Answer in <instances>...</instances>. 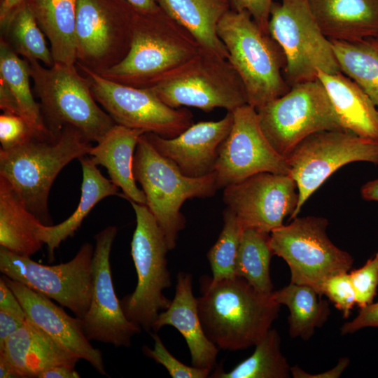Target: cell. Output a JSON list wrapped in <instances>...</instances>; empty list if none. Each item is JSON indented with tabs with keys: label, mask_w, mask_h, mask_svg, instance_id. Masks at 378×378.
<instances>
[{
	"label": "cell",
	"mask_w": 378,
	"mask_h": 378,
	"mask_svg": "<svg viewBox=\"0 0 378 378\" xmlns=\"http://www.w3.org/2000/svg\"><path fill=\"white\" fill-rule=\"evenodd\" d=\"M232 124V111H227L219 120L193 123L174 138L145 134L155 149L172 161L183 174L200 177L214 172L219 148Z\"/></svg>",
	"instance_id": "d6986e66"
},
{
	"label": "cell",
	"mask_w": 378,
	"mask_h": 378,
	"mask_svg": "<svg viewBox=\"0 0 378 378\" xmlns=\"http://www.w3.org/2000/svg\"><path fill=\"white\" fill-rule=\"evenodd\" d=\"M330 40L355 41L378 37V0H309Z\"/></svg>",
	"instance_id": "603a6c76"
},
{
	"label": "cell",
	"mask_w": 378,
	"mask_h": 378,
	"mask_svg": "<svg viewBox=\"0 0 378 378\" xmlns=\"http://www.w3.org/2000/svg\"><path fill=\"white\" fill-rule=\"evenodd\" d=\"M348 358H340L336 366L333 368L316 374H311L300 368L298 365L290 367V374L294 378H338L349 365Z\"/></svg>",
	"instance_id": "f6af8a7d"
},
{
	"label": "cell",
	"mask_w": 378,
	"mask_h": 378,
	"mask_svg": "<svg viewBox=\"0 0 378 378\" xmlns=\"http://www.w3.org/2000/svg\"><path fill=\"white\" fill-rule=\"evenodd\" d=\"M360 192L363 199L378 202V178L365 183L361 188Z\"/></svg>",
	"instance_id": "681fc988"
},
{
	"label": "cell",
	"mask_w": 378,
	"mask_h": 378,
	"mask_svg": "<svg viewBox=\"0 0 378 378\" xmlns=\"http://www.w3.org/2000/svg\"><path fill=\"white\" fill-rule=\"evenodd\" d=\"M80 375L75 368L66 365H56L41 372L38 378H79Z\"/></svg>",
	"instance_id": "7dc6e473"
},
{
	"label": "cell",
	"mask_w": 378,
	"mask_h": 378,
	"mask_svg": "<svg viewBox=\"0 0 378 378\" xmlns=\"http://www.w3.org/2000/svg\"><path fill=\"white\" fill-rule=\"evenodd\" d=\"M233 124L221 144L214 172L218 189L254 174H289L287 160L263 134L256 108L248 104L232 111Z\"/></svg>",
	"instance_id": "2e32d148"
},
{
	"label": "cell",
	"mask_w": 378,
	"mask_h": 378,
	"mask_svg": "<svg viewBox=\"0 0 378 378\" xmlns=\"http://www.w3.org/2000/svg\"><path fill=\"white\" fill-rule=\"evenodd\" d=\"M26 318L0 310V350L3 349L8 337L24 324Z\"/></svg>",
	"instance_id": "7bdbcfd3"
},
{
	"label": "cell",
	"mask_w": 378,
	"mask_h": 378,
	"mask_svg": "<svg viewBox=\"0 0 378 378\" xmlns=\"http://www.w3.org/2000/svg\"><path fill=\"white\" fill-rule=\"evenodd\" d=\"M26 0H2L0 8V22H3L16 8Z\"/></svg>",
	"instance_id": "f907efd6"
},
{
	"label": "cell",
	"mask_w": 378,
	"mask_h": 378,
	"mask_svg": "<svg viewBox=\"0 0 378 378\" xmlns=\"http://www.w3.org/2000/svg\"><path fill=\"white\" fill-rule=\"evenodd\" d=\"M29 62L21 59L11 46L1 37L0 79L4 81L15 98L22 116L41 136H49L51 132L46 126L38 104L33 96L29 83Z\"/></svg>",
	"instance_id": "4dcf8cb0"
},
{
	"label": "cell",
	"mask_w": 378,
	"mask_h": 378,
	"mask_svg": "<svg viewBox=\"0 0 378 378\" xmlns=\"http://www.w3.org/2000/svg\"><path fill=\"white\" fill-rule=\"evenodd\" d=\"M78 160L83 178L81 195L76 210L59 224L46 225L41 223L37 229L38 239L47 246L50 262L54 260L55 250L62 241L74 234L92 208L102 200L118 194V188L102 174L90 157L83 156Z\"/></svg>",
	"instance_id": "4316f807"
},
{
	"label": "cell",
	"mask_w": 378,
	"mask_h": 378,
	"mask_svg": "<svg viewBox=\"0 0 378 378\" xmlns=\"http://www.w3.org/2000/svg\"><path fill=\"white\" fill-rule=\"evenodd\" d=\"M223 216L222 231L207 253L213 281L237 277L236 261L242 229L229 208L223 211Z\"/></svg>",
	"instance_id": "d590c367"
},
{
	"label": "cell",
	"mask_w": 378,
	"mask_h": 378,
	"mask_svg": "<svg viewBox=\"0 0 378 378\" xmlns=\"http://www.w3.org/2000/svg\"><path fill=\"white\" fill-rule=\"evenodd\" d=\"M41 223L0 176V246L16 255L31 257L43 244L37 236Z\"/></svg>",
	"instance_id": "f1b7e54d"
},
{
	"label": "cell",
	"mask_w": 378,
	"mask_h": 378,
	"mask_svg": "<svg viewBox=\"0 0 378 378\" xmlns=\"http://www.w3.org/2000/svg\"><path fill=\"white\" fill-rule=\"evenodd\" d=\"M153 349L143 346V353L153 359L157 363L163 365L173 378H206L211 370L195 366H188L176 358L164 346L160 337L155 332L153 333Z\"/></svg>",
	"instance_id": "8d00e7d4"
},
{
	"label": "cell",
	"mask_w": 378,
	"mask_h": 378,
	"mask_svg": "<svg viewBox=\"0 0 378 378\" xmlns=\"http://www.w3.org/2000/svg\"><path fill=\"white\" fill-rule=\"evenodd\" d=\"M0 108L3 113L22 116L15 98L1 79H0Z\"/></svg>",
	"instance_id": "bcb514c9"
},
{
	"label": "cell",
	"mask_w": 378,
	"mask_h": 378,
	"mask_svg": "<svg viewBox=\"0 0 378 378\" xmlns=\"http://www.w3.org/2000/svg\"><path fill=\"white\" fill-rule=\"evenodd\" d=\"M28 62L43 120L51 132L71 126L89 141L97 143L116 124L98 106L89 78L76 64L54 63L46 67L37 60Z\"/></svg>",
	"instance_id": "5b68a950"
},
{
	"label": "cell",
	"mask_w": 378,
	"mask_h": 378,
	"mask_svg": "<svg viewBox=\"0 0 378 378\" xmlns=\"http://www.w3.org/2000/svg\"><path fill=\"white\" fill-rule=\"evenodd\" d=\"M0 378H20L18 374L1 354H0Z\"/></svg>",
	"instance_id": "816d5d0a"
},
{
	"label": "cell",
	"mask_w": 378,
	"mask_h": 378,
	"mask_svg": "<svg viewBox=\"0 0 378 378\" xmlns=\"http://www.w3.org/2000/svg\"><path fill=\"white\" fill-rule=\"evenodd\" d=\"M377 38V41H378V37H377V38Z\"/></svg>",
	"instance_id": "f5cc1de1"
},
{
	"label": "cell",
	"mask_w": 378,
	"mask_h": 378,
	"mask_svg": "<svg viewBox=\"0 0 378 378\" xmlns=\"http://www.w3.org/2000/svg\"><path fill=\"white\" fill-rule=\"evenodd\" d=\"M48 39L54 63L76 64V0H27Z\"/></svg>",
	"instance_id": "83f0119b"
},
{
	"label": "cell",
	"mask_w": 378,
	"mask_h": 378,
	"mask_svg": "<svg viewBox=\"0 0 378 378\" xmlns=\"http://www.w3.org/2000/svg\"><path fill=\"white\" fill-rule=\"evenodd\" d=\"M117 232L115 226L109 225L94 236L91 301L82 327L90 341L129 347L132 337L142 329L127 318L114 289L110 253Z\"/></svg>",
	"instance_id": "e0dca14e"
},
{
	"label": "cell",
	"mask_w": 378,
	"mask_h": 378,
	"mask_svg": "<svg viewBox=\"0 0 378 378\" xmlns=\"http://www.w3.org/2000/svg\"><path fill=\"white\" fill-rule=\"evenodd\" d=\"M342 74L356 83L378 108V41L330 40Z\"/></svg>",
	"instance_id": "1f68e13d"
},
{
	"label": "cell",
	"mask_w": 378,
	"mask_h": 378,
	"mask_svg": "<svg viewBox=\"0 0 378 378\" xmlns=\"http://www.w3.org/2000/svg\"><path fill=\"white\" fill-rule=\"evenodd\" d=\"M136 215V227L131 241V255L137 284L120 304L127 318L148 332L160 310L172 301L162 291L171 286L167 253L169 251L164 233L146 205L130 202Z\"/></svg>",
	"instance_id": "ba28073f"
},
{
	"label": "cell",
	"mask_w": 378,
	"mask_h": 378,
	"mask_svg": "<svg viewBox=\"0 0 378 378\" xmlns=\"http://www.w3.org/2000/svg\"><path fill=\"white\" fill-rule=\"evenodd\" d=\"M217 34L244 86L248 104L257 109L289 90L282 74L285 59L281 48L248 12L227 10Z\"/></svg>",
	"instance_id": "277c9868"
},
{
	"label": "cell",
	"mask_w": 378,
	"mask_h": 378,
	"mask_svg": "<svg viewBox=\"0 0 378 378\" xmlns=\"http://www.w3.org/2000/svg\"><path fill=\"white\" fill-rule=\"evenodd\" d=\"M136 181L144 191L146 206L161 227L168 248L176 246L186 224L180 209L185 201L213 196L218 190L215 172L200 177L183 174L170 160L160 154L142 134L133 162Z\"/></svg>",
	"instance_id": "8992f818"
},
{
	"label": "cell",
	"mask_w": 378,
	"mask_h": 378,
	"mask_svg": "<svg viewBox=\"0 0 378 378\" xmlns=\"http://www.w3.org/2000/svg\"><path fill=\"white\" fill-rule=\"evenodd\" d=\"M251 356L229 372L216 369L214 378H288L290 366L281 350V337L276 329L270 328L255 345Z\"/></svg>",
	"instance_id": "836d02e7"
},
{
	"label": "cell",
	"mask_w": 378,
	"mask_h": 378,
	"mask_svg": "<svg viewBox=\"0 0 378 378\" xmlns=\"http://www.w3.org/2000/svg\"><path fill=\"white\" fill-rule=\"evenodd\" d=\"M191 34L161 8L153 13L134 10L130 50L103 77L135 88H150L201 51Z\"/></svg>",
	"instance_id": "3957f363"
},
{
	"label": "cell",
	"mask_w": 378,
	"mask_h": 378,
	"mask_svg": "<svg viewBox=\"0 0 378 378\" xmlns=\"http://www.w3.org/2000/svg\"><path fill=\"white\" fill-rule=\"evenodd\" d=\"M1 37L25 59L41 62L48 67L54 64L45 35L27 0L1 22Z\"/></svg>",
	"instance_id": "d6a6232c"
},
{
	"label": "cell",
	"mask_w": 378,
	"mask_h": 378,
	"mask_svg": "<svg viewBox=\"0 0 378 378\" xmlns=\"http://www.w3.org/2000/svg\"><path fill=\"white\" fill-rule=\"evenodd\" d=\"M150 88L170 107L233 111L247 103L244 86L227 59L201 50L193 59Z\"/></svg>",
	"instance_id": "9c48e42d"
},
{
	"label": "cell",
	"mask_w": 378,
	"mask_h": 378,
	"mask_svg": "<svg viewBox=\"0 0 378 378\" xmlns=\"http://www.w3.org/2000/svg\"><path fill=\"white\" fill-rule=\"evenodd\" d=\"M134 9L125 0H76V64L101 74L121 62Z\"/></svg>",
	"instance_id": "9a60e30c"
},
{
	"label": "cell",
	"mask_w": 378,
	"mask_h": 378,
	"mask_svg": "<svg viewBox=\"0 0 378 378\" xmlns=\"http://www.w3.org/2000/svg\"><path fill=\"white\" fill-rule=\"evenodd\" d=\"M200 319L207 337L219 349L237 351L257 344L277 318L280 306L272 293L260 292L237 276L200 279Z\"/></svg>",
	"instance_id": "6da1fadb"
},
{
	"label": "cell",
	"mask_w": 378,
	"mask_h": 378,
	"mask_svg": "<svg viewBox=\"0 0 378 378\" xmlns=\"http://www.w3.org/2000/svg\"><path fill=\"white\" fill-rule=\"evenodd\" d=\"M76 65L89 78L95 100L116 124L165 138H174L193 124L189 110L170 107L150 88L112 81L81 64Z\"/></svg>",
	"instance_id": "4fadbf2b"
},
{
	"label": "cell",
	"mask_w": 378,
	"mask_h": 378,
	"mask_svg": "<svg viewBox=\"0 0 378 378\" xmlns=\"http://www.w3.org/2000/svg\"><path fill=\"white\" fill-rule=\"evenodd\" d=\"M378 328V301L360 308L358 315L341 327L342 335L354 333L365 328Z\"/></svg>",
	"instance_id": "b9f144b4"
},
{
	"label": "cell",
	"mask_w": 378,
	"mask_h": 378,
	"mask_svg": "<svg viewBox=\"0 0 378 378\" xmlns=\"http://www.w3.org/2000/svg\"><path fill=\"white\" fill-rule=\"evenodd\" d=\"M256 111L265 137L286 158L298 143L315 132L344 130L318 78L291 85L284 94Z\"/></svg>",
	"instance_id": "8fae6325"
},
{
	"label": "cell",
	"mask_w": 378,
	"mask_h": 378,
	"mask_svg": "<svg viewBox=\"0 0 378 378\" xmlns=\"http://www.w3.org/2000/svg\"><path fill=\"white\" fill-rule=\"evenodd\" d=\"M145 132L115 124L94 146L89 155L97 165L104 167L110 180L129 201L146 204L144 191L136 185L133 171L139 140Z\"/></svg>",
	"instance_id": "d4e9b609"
},
{
	"label": "cell",
	"mask_w": 378,
	"mask_h": 378,
	"mask_svg": "<svg viewBox=\"0 0 378 378\" xmlns=\"http://www.w3.org/2000/svg\"><path fill=\"white\" fill-rule=\"evenodd\" d=\"M268 31L283 52L285 78L290 86L316 79L318 71L342 73L332 43L320 28L309 0L273 2Z\"/></svg>",
	"instance_id": "52a82bcc"
},
{
	"label": "cell",
	"mask_w": 378,
	"mask_h": 378,
	"mask_svg": "<svg viewBox=\"0 0 378 378\" xmlns=\"http://www.w3.org/2000/svg\"><path fill=\"white\" fill-rule=\"evenodd\" d=\"M0 310L27 318L22 304L2 276L0 279Z\"/></svg>",
	"instance_id": "ee69618b"
},
{
	"label": "cell",
	"mask_w": 378,
	"mask_h": 378,
	"mask_svg": "<svg viewBox=\"0 0 378 378\" xmlns=\"http://www.w3.org/2000/svg\"><path fill=\"white\" fill-rule=\"evenodd\" d=\"M317 78L324 87L342 129L378 141V109L363 89L342 73L318 71Z\"/></svg>",
	"instance_id": "cb8c5ba5"
},
{
	"label": "cell",
	"mask_w": 378,
	"mask_h": 378,
	"mask_svg": "<svg viewBox=\"0 0 378 378\" xmlns=\"http://www.w3.org/2000/svg\"><path fill=\"white\" fill-rule=\"evenodd\" d=\"M35 136L43 137L40 136L22 116L6 113L1 114V149L8 150L18 147Z\"/></svg>",
	"instance_id": "f35d334b"
},
{
	"label": "cell",
	"mask_w": 378,
	"mask_h": 378,
	"mask_svg": "<svg viewBox=\"0 0 378 378\" xmlns=\"http://www.w3.org/2000/svg\"><path fill=\"white\" fill-rule=\"evenodd\" d=\"M230 8L248 12L258 25L269 34L268 24L272 0H226Z\"/></svg>",
	"instance_id": "60d3db41"
},
{
	"label": "cell",
	"mask_w": 378,
	"mask_h": 378,
	"mask_svg": "<svg viewBox=\"0 0 378 378\" xmlns=\"http://www.w3.org/2000/svg\"><path fill=\"white\" fill-rule=\"evenodd\" d=\"M20 378L37 377L52 366L75 368L79 358L37 327L27 317L0 350Z\"/></svg>",
	"instance_id": "7402d4cb"
},
{
	"label": "cell",
	"mask_w": 378,
	"mask_h": 378,
	"mask_svg": "<svg viewBox=\"0 0 378 378\" xmlns=\"http://www.w3.org/2000/svg\"><path fill=\"white\" fill-rule=\"evenodd\" d=\"M175 295L169 307L159 313L152 330L156 332L164 326L174 327L184 337L192 366L209 369L216 367L219 349L207 337L202 328L197 299L192 290V275L177 274Z\"/></svg>",
	"instance_id": "44dd1931"
},
{
	"label": "cell",
	"mask_w": 378,
	"mask_h": 378,
	"mask_svg": "<svg viewBox=\"0 0 378 378\" xmlns=\"http://www.w3.org/2000/svg\"><path fill=\"white\" fill-rule=\"evenodd\" d=\"M160 8L186 29L202 50L227 59L217 26L230 6L226 0H158Z\"/></svg>",
	"instance_id": "484cf974"
},
{
	"label": "cell",
	"mask_w": 378,
	"mask_h": 378,
	"mask_svg": "<svg viewBox=\"0 0 378 378\" xmlns=\"http://www.w3.org/2000/svg\"><path fill=\"white\" fill-rule=\"evenodd\" d=\"M328 225L323 217L297 216L270 234L273 255L288 265L290 282L309 286L321 295L330 276L348 272L354 264L353 257L329 239Z\"/></svg>",
	"instance_id": "30bf717a"
},
{
	"label": "cell",
	"mask_w": 378,
	"mask_h": 378,
	"mask_svg": "<svg viewBox=\"0 0 378 378\" xmlns=\"http://www.w3.org/2000/svg\"><path fill=\"white\" fill-rule=\"evenodd\" d=\"M272 255L270 234L251 228L242 230L236 261L237 276L260 292L272 293L270 273Z\"/></svg>",
	"instance_id": "e575fe53"
},
{
	"label": "cell",
	"mask_w": 378,
	"mask_h": 378,
	"mask_svg": "<svg viewBox=\"0 0 378 378\" xmlns=\"http://www.w3.org/2000/svg\"><path fill=\"white\" fill-rule=\"evenodd\" d=\"M321 294L326 295L346 318L356 304L355 291L348 272L330 276L323 283Z\"/></svg>",
	"instance_id": "ab89813d"
},
{
	"label": "cell",
	"mask_w": 378,
	"mask_h": 378,
	"mask_svg": "<svg viewBox=\"0 0 378 378\" xmlns=\"http://www.w3.org/2000/svg\"><path fill=\"white\" fill-rule=\"evenodd\" d=\"M134 10L142 13H153L160 9L158 0H125Z\"/></svg>",
	"instance_id": "c3c4849f"
},
{
	"label": "cell",
	"mask_w": 378,
	"mask_h": 378,
	"mask_svg": "<svg viewBox=\"0 0 378 378\" xmlns=\"http://www.w3.org/2000/svg\"><path fill=\"white\" fill-rule=\"evenodd\" d=\"M286 160L298 192L293 219L309 197L340 167L354 162L378 164V141L346 130L321 131L298 143Z\"/></svg>",
	"instance_id": "7c38bea8"
},
{
	"label": "cell",
	"mask_w": 378,
	"mask_h": 378,
	"mask_svg": "<svg viewBox=\"0 0 378 378\" xmlns=\"http://www.w3.org/2000/svg\"><path fill=\"white\" fill-rule=\"evenodd\" d=\"M2 277L33 323L80 359L88 361L99 373L107 375L102 352L85 337L81 318L69 316L50 298L24 284L4 274Z\"/></svg>",
	"instance_id": "ffe728a7"
},
{
	"label": "cell",
	"mask_w": 378,
	"mask_h": 378,
	"mask_svg": "<svg viewBox=\"0 0 378 378\" xmlns=\"http://www.w3.org/2000/svg\"><path fill=\"white\" fill-rule=\"evenodd\" d=\"M349 274L359 308L373 302L378 288V251L364 265Z\"/></svg>",
	"instance_id": "74e56055"
},
{
	"label": "cell",
	"mask_w": 378,
	"mask_h": 378,
	"mask_svg": "<svg viewBox=\"0 0 378 378\" xmlns=\"http://www.w3.org/2000/svg\"><path fill=\"white\" fill-rule=\"evenodd\" d=\"M223 199L242 230L270 234L286 217L292 218L298 192L289 174L262 172L224 188Z\"/></svg>",
	"instance_id": "ac0fdd59"
},
{
	"label": "cell",
	"mask_w": 378,
	"mask_h": 378,
	"mask_svg": "<svg viewBox=\"0 0 378 378\" xmlns=\"http://www.w3.org/2000/svg\"><path fill=\"white\" fill-rule=\"evenodd\" d=\"M272 296L289 310V335L292 338L309 340L316 328H321L330 314L329 303L312 287L290 282Z\"/></svg>",
	"instance_id": "f546056e"
},
{
	"label": "cell",
	"mask_w": 378,
	"mask_h": 378,
	"mask_svg": "<svg viewBox=\"0 0 378 378\" xmlns=\"http://www.w3.org/2000/svg\"><path fill=\"white\" fill-rule=\"evenodd\" d=\"M94 247L83 244L69 262L46 265L0 247V271L7 277L55 300L83 318L92 295V260Z\"/></svg>",
	"instance_id": "5bb4252c"
},
{
	"label": "cell",
	"mask_w": 378,
	"mask_h": 378,
	"mask_svg": "<svg viewBox=\"0 0 378 378\" xmlns=\"http://www.w3.org/2000/svg\"><path fill=\"white\" fill-rule=\"evenodd\" d=\"M92 146L77 129L65 126L52 136L1 148L0 176L43 224L50 225L48 197L54 181L70 162L88 155Z\"/></svg>",
	"instance_id": "7a4b0ae2"
}]
</instances>
